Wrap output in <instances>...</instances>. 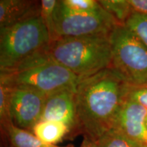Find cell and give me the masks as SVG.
<instances>
[{
    "label": "cell",
    "instance_id": "obj_12",
    "mask_svg": "<svg viewBox=\"0 0 147 147\" xmlns=\"http://www.w3.org/2000/svg\"><path fill=\"white\" fill-rule=\"evenodd\" d=\"M32 131L42 142L56 145L70 131V129L63 123L53 121H41L34 126Z\"/></svg>",
    "mask_w": 147,
    "mask_h": 147
},
{
    "label": "cell",
    "instance_id": "obj_17",
    "mask_svg": "<svg viewBox=\"0 0 147 147\" xmlns=\"http://www.w3.org/2000/svg\"><path fill=\"white\" fill-rule=\"evenodd\" d=\"M59 1L42 0L40 1V16L47 27L51 42L57 40L55 29V12Z\"/></svg>",
    "mask_w": 147,
    "mask_h": 147
},
{
    "label": "cell",
    "instance_id": "obj_8",
    "mask_svg": "<svg viewBox=\"0 0 147 147\" xmlns=\"http://www.w3.org/2000/svg\"><path fill=\"white\" fill-rule=\"evenodd\" d=\"M147 109L125 98L113 126L127 137L143 147H147Z\"/></svg>",
    "mask_w": 147,
    "mask_h": 147
},
{
    "label": "cell",
    "instance_id": "obj_9",
    "mask_svg": "<svg viewBox=\"0 0 147 147\" xmlns=\"http://www.w3.org/2000/svg\"><path fill=\"white\" fill-rule=\"evenodd\" d=\"M76 92L66 89L48 95L41 121H59L72 130L77 127Z\"/></svg>",
    "mask_w": 147,
    "mask_h": 147
},
{
    "label": "cell",
    "instance_id": "obj_11",
    "mask_svg": "<svg viewBox=\"0 0 147 147\" xmlns=\"http://www.w3.org/2000/svg\"><path fill=\"white\" fill-rule=\"evenodd\" d=\"M9 142L13 147H69L59 146L42 142L34 133L8 123L2 126Z\"/></svg>",
    "mask_w": 147,
    "mask_h": 147
},
{
    "label": "cell",
    "instance_id": "obj_5",
    "mask_svg": "<svg viewBox=\"0 0 147 147\" xmlns=\"http://www.w3.org/2000/svg\"><path fill=\"white\" fill-rule=\"evenodd\" d=\"M112 57L110 67L129 86L147 83V48L125 25L110 34Z\"/></svg>",
    "mask_w": 147,
    "mask_h": 147
},
{
    "label": "cell",
    "instance_id": "obj_22",
    "mask_svg": "<svg viewBox=\"0 0 147 147\" xmlns=\"http://www.w3.org/2000/svg\"><path fill=\"white\" fill-rule=\"evenodd\" d=\"M146 123H147V118H146Z\"/></svg>",
    "mask_w": 147,
    "mask_h": 147
},
{
    "label": "cell",
    "instance_id": "obj_20",
    "mask_svg": "<svg viewBox=\"0 0 147 147\" xmlns=\"http://www.w3.org/2000/svg\"><path fill=\"white\" fill-rule=\"evenodd\" d=\"M133 13L147 16V0H129Z\"/></svg>",
    "mask_w": 147,
    "mask_h": 147
},
{
    "label": "cell",
    "instance_id": "obj_16",
    "mask_svg": "<svg viewBox=\"0 0 147 147\" xmlns=\"http://www.w3.org/2000/svg\"><path fill=\"white\" fill-rule=\"evenodd\" d=\"M13 86L0 78V119L1 126L12 122L10 118V103Z\"/></svg>",
    "mask_w": 147,
    "mask_h": 147
},
{
    "label": "cell",
    "instance_id": "obj_7",
    "mask_svg": "<svg viewBox=\"0 0 147 147\" xmlns=\"http://www.w3.org/2000/svg\"><path fill=\"white\" fill-rule=\"evenodd\" d=\"M47 95L25 86H13L10 103L12 123L23 129H32L41 120Z\"/></svg>",
    "mask_w": 147,
    "mask_h": 147
},
{
    "label": "cell",
    "instance_id": "obj_10",
    "mask_svg": "<svg viewBox=\"0 0 147 147\" xmlns=\"http://www.w3.org/2000/svg\"><path fill=\"white\" fill-rule=\"evenodd\" d=\"M40 15V1L29 0L0 1V30Z\"/></svg>",
    "mask_w": 147,
    "mask_h": 147
},
{
    "label": "cell",
    "instance_id": "obj_14",
    "mask_svg": "<svg viewBox=\"0 0 147 147\" xmlns=\"http://www.w3.org/2000/svg\"><path fill=\"white\" fill-rule=\"evenodd\" d=\"M98 2L121 25H125L133 13L129 0H99Z\"/></svg>",
    "mask_w": 147,
    "mask_h": 147
},
{
    "label": "cell",
    "instance_id": "obj_21",
    "mask_svg": "<svg viewBox=\"0 0 147 147\" xmlns=\"http://www.w3.org/2000/svg\"><path fill=\"white\" fill-rule=\"evenodd\" d=\"M79 147H97V145L95 142L85 137V139L84 140L82 144Z\"/></svg>",
    "mask_w": 147,
    "mask_h": 147
},
{
    "label": "cell",
    "instance_id": "obj_15",
    "mask_svg": "<svg viewBox=\"0 0 147 147\" xmlns=\"http://www.w3.org/2000/svg\"><path fill=\"white\" fill-rule=\"evenodd\" d=\"M97 147H143L115 128H111L95 142Z\"/></svg>",
    "mask_w": 147,
    "mask_h": 147
},
{
    "label": "cell",
    "instance_id": "obj_13",
    "mask_svg": "<svg viewBox=\"0 0 147 147\" xmlns=\"http://www.w3.org/2000/svg\"><path fill=\"white\" fill-rule=\"evenodd\" d=\"M57 8L65 13L84 14L93 13L103 8L95 0H61L59 1Z\"/></svg>",
    "mask_w": 147,
    "mask_h": 147
},
{
    "label": "cell",
    "instance_id": "obj_4",
    "mask_svg": "<svg viewBox=\"0 0 147 147\" xmlns=\"http://www.w3.org/2000/svg\"><path fill=\"white\" fill-rule=\"evenodd\" d=\"M48 50V49H47ZM12 86H25L48 95L62 90L76 91L81 76L49 57L47 51L20 65L15 70L0 73Z\"/></svg>",
    "mask_w": 147,
    "mask_h": 147
},
{
    "label": "cell",
    "instance_id": "obj_2",
    "mask_svg": "<svg viewBox=\"0 0 147 147\" xmlns=\"http://www.w3.org/2000/svg\"><path fill=\"white\" fill-rule=\"evenodd\" d=\"M110 34L60 38L51 42L47 55L75 74L86 78L110 67Z\"/></svg>",
    "mask_w": 147,
    "mask_h": 147
},
{
    "label": "cell",
    "instance_id": "obj_18",
    "mask_svg": "<svg viewBox=\"0 0 147 147\" xmlns=\"http://www.w3.org/2000/svg\"><path fill=\"white\" fill-rule=\"evenodd\" d=\"M125 25L131 30L147 48V16L132 13Z\"/></svg>",
    "mask_w": 147,
    "mask_h": 147
},
{
    "label": "cell",
    "instance_id": "obj_3",
    "mask_svg": "<svg viewBox=\"0 0 147 147\" xmlns=\"http://www.w3.org/2000/svg\"><path fill=\"white\" fill-rule=\"evenodd\" d=\"M51 42L40 15L0 30V73L15 70L47 51Z\"/></svg>",
    "mask_w": 147,
    "mask_h": 147
},
{
    "label": "cell",
    "instance_id": "obj_19",
    "mask_svg": "<svg viewBox=\"0 0 147 147\" xmlns=\"http://www.w3.org/2000/svg\"><path fill=\"white\" fill-rule=\"evenodd\" d=\"M125 98L136 102L147 109V83L136 87L127 85Z\"/></svg>",
    "mask_w": 147,
    "mask_h": 147
},
{
    "label": "cell",
    "instance_id": "obj_6",
    "mask_svg": "<svg viewBox=\"0 0 147 147\" xmlns=\"http://www.w3.org/2000/svg\"><path fill=\"white\" fill-rule=\"evenodd\" d=\"M121 25L104 8L90 14H68L55 9V29L60 38L83 37L110 34Z\"/></svg>",
    "mask_w": 147,
    "mask_h": 147
},
{
    "label": "cell",
    "instance_id": "obj_1",
    "mask_svg": "<svg viewBox=\"0 0 147 147\" xmlns=\"http://www.w3.org/2000/svg\"><path fill=\"white\" fill-rule=\"evenodd\" d=\"M127 84L110 67L86 77L76 92L77 127L96 142L113 126Z\"/></svg>",
    "mask_w": 147,
    "mask_h": 147
}]
</instances>
